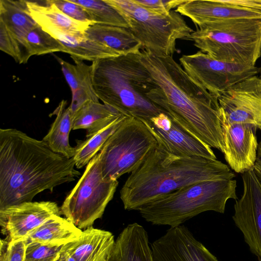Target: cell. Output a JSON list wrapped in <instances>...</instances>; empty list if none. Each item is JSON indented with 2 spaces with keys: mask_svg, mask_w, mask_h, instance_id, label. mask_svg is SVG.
<instances>
[{
  "mask_svg": "<svg viewBox=\"0 0 261 261\" xmlns=\"http://www.w3.org/2000/svg\"><path fill=\"white\" fill-rule=\"evenodd\" d=\"M63 247L35 242L28 243L25 261H58Z\"/></svg>",
  "mask_w": 261,
  "mask_h": 261,
  "instance_id": "4dcf8cb0",
  "label": "cell"
},
{
  "mask_svg": "<svg viewBox=\"0 0 261 261\" xmlns=\"http://www.w3.org/2000/svg\"><path fill=\"white\" fill-rule=\"evenodd\" d=\"M121 114L100 102L89 101L74 115L72 129H86L88 136L109 124Z\"/></svg>",
  "mask_w": 261,
  "mask_h": 261,
  "instance_id": "484cf974",
  "label": "cell"
},
{
  "mask_svg": "<svg viewBox=\"0 0 261 261\" xmlns=\"http://www.w3.org/2000/svg\"><path fill=\"white\" fill-rule=\"evenodd\" d=\"M175 10L200 29L226 20L261 19V0H187Z\"/></svg>",
  "mask_w": 261,
  "mask_h": 261,
  "instance_id": "4fadbf2b",
  "label": "cell"
},
{
  "mask_svg": "<svg viewBox=\"0 0 261 261\" xmlns=\"http://www.w3.org/2000/svg\"><path fill=\"white\" fill-rule=\"evenodd\" d=\"M142 121L151 131L158 144L169 152L180 156L217 159L210 146L189 133L166 114L161 113Z\"/></svg>",
  "mask_w": 261,
  "mask_h": 261,
  "instance_id": "5bb4252c",
  "label": "cell"
},
{
  "mask_svg": "<svg viewBox=\"0 0 261 261\" xmlns=\"http://www.w3.org/2000/svg\"><path fill=\"white\" fill-rule=\"evenodd\" d=\"M58 261H76L75 258L68 252L62 250Z\"/></svg>",
  "mask_w": 261,
  "mask_h": 261,
  "instance_id": "d590c367",
  "label": "cell"
},
{
  "mask_svg": "<svg viewBox=\"0 0 261 261\" xmlns=\"http://www.w3.org/2000/svg\"><path fill=\"white\" fill-rule=\"evenodd\" d=\"M185 40L216 60L255 66L261 56V19L212 23L197 29Z\"/></svg>",
  "mask_w": 261,
  "mask_h": 261,
  "instance_id": "8992f818",
  "label": "cell"
},
{
  "mask_svg": "<svg viewBox=\"0 0 261 261\" xmlns=\"http://www.w3.org/2000/svg\"><path fill=\"white\" fill-rule=\"evenodd\" d=\"M61 210L53 201L25 202L0 209L1 232L9 240L25 238L32 231Z\"/></svg>",
  "mask_w": 261,
  "mask_h": 261,
  "instance_id": "9a60e30c",
  "label": "cell"
},
{
  "mask_svg": "<svg viewBox=\"0 0 261 261\" xmlns=\"http://www.w3.org/2000/svg\"><path fill=\"white\" fill-rule=\"evenodd\" d=\"M58 40L64 47V53L73 60L94 62L121 55L116 51L86 37L63 35Z\"/></svg>",
  "mask_w": 261,
  "mask_h": 261,
  "instance_id": "4316f807",
  "label": "cell"
},
{
  "mask_svg": "<svg viewBox=\"0 0 261 261\" xmlns=\"http://www.w3.org/2000/svg\"><path fill=\"white\" fill-rule=\"evenodd\" d=\"M84 7L94 23L129 29L127 21L105 0H71Z\"/></svg>",
  "mask_w": 261,
  "mask_h": 261,
  "instance_id": "f1b7e54d",
  "label": "cell"
},
{
  "mask_svg": "<svg viewBox=\"0 0 261 261\" xmlns=\"http://www.w3.org/2000/svg\"><path fill=\"white\" fill-rule=\"evenodd\" d=\"M127 21L129 30L142 48L158 56H171L177 39L185 40L194 31L175 10L161 14L150 11L134 0H105Z\"/></svg>",
  "mask_w": 261,
  "mask_h": 261,
  "instance_id": "52a82bcc",
  "label": "cell"
},
{
  "mask_svg": "<svg viewBox=\"0 0 261 261\" xmlns=\"http://www.w3.org/2000/svg\"><path fill=\"white\" fill-rule=\"evenodd\" d=\"M220 119L261 130V77L254 75L234 85L218 98Z\"/></svg>",
  "mask_w": 261,
  "mask_h": 261,
  "instance_id": "8fae6325",
  "label": "cell"
},
{
  "mask_svg": "<svg viewBox=\"0 0 261 261\" xmlns=\"http://www.w3.org/2000/svg\"><path fill=\"white\" fill-rule=\"evenodd\" d=\"M143 64L156 86L147 96L171 119L211 147L224 142L218 98L194 81L171 56L140 50Z\"/></svg>",
  "mask_w": 261,
  "mask_h": 261,
  "instance_id": "7a4b0ae2",
  "label": "cell"
},
{
  "mask_svg": "<svg viewBox=\"0 0 261 261\" xmlns=\"http://www.w3.org/2000/svg\"><path fill=\"white\" fill-rule=\"evenodd\" d=\"M179 62L194 81L217 98L231 86L259 73L255 66L219 61L200 50L182 55Z\"/></svg>",
  "mask_w": 261,
  "mask_h": 261,
  "instance_id": "30bf717a",
  "label": "cell"
},
{
  "mask_svg": "<svg viewBox=\"0 0 261 261\" xmlns=\"http://www.w3.org/2000/svg\"><path fill=\"white\" fill-rule=\"evenodd\" d=\"M237 187L233 179L196 183L160 197L138 211L153 225L175 227L205 212L224 214L227 201L238 199Z\"/></svg>",
  "mask_w": 261,
  "mask_h": 261,
  "instance_id": "5b68a950",
  "label": "cell"
},
{
  "mask_svg": "<svg viewBox=\"0 0 261 261\" xmlns=\"http://www.w3.org/2000/svg\"><path fill=\"white\" fill-rule=\"evenodd\" d=\"M150 246L155 261H219L183 225L170 227Z\"/></svg>",
  "mask_w": 261,
  "mask_h": 261,
  "instance_id": "2e32d148",
  "label": "cell"
},
{
  "mask_svg": "<svg viewBox=\"0 0 261 261\" xmlns=\"http://www.w3.org/2000/svg\"><path fill=\"white\" fill-rule=\"evenodd\" d=\"M108 261H155L147 231L135 222L119 233Z\"/></svg>",
  "mask_w": 261,
  "mask_h": 261,
  "instance_id": "ffe728a7",
  "label": "cell"
},
{
  "mask_svg": "<svg viewBox=\"0 0 261 261\" xmlns=\"http://www.w3.org/2000/svg\"><path fill=\"white\" fill-rule=\"evenodd\" d=\"M0 21L20 44L27 62L28 59L23 48L24 40L38 24L29 14L25 1L1 0Z\"/></svg>",
  "mask_w": 261,
  "mask_h": 261,
  "instance_id": "d4e9b609",
  "label": "cell"
},
{
  "mask_svg": "<svg viewBox=\"0 0 261 261\" xmlns=\"http://www.w3.org/2000/svg\"><path fill=\"white\" fill-rule=\"evenodd\" d=\"M73 158L14 128L0 129V209L25 202L80 175Z\"/></svg>",
  "mask_w": 261,
  "mask_h": 261,
  "instance_id": "6da1fadb",
  "label": "cell"
},
{
  "mask_svg": "<svg viewBox=\"0 0 261 261\" xmlns=\"http://www.w3.org/2000/svg\"><path fill=\"white\" fill-rule=\"evenodd\" d=\"M118 185L117 180L103 179L98 153L65 198L61 214L81 230L92 226L95 220L102 217Z\"/></svg>",
  "mask_w": 261,
  "mask_h": 261,
  "instance_id": "9c48e42d",
  "label": "cell"
},
{
  "mask_svg": "<svg viewBox=\"0 0 261 261\" xmlns=\"http://www.w3.org/2000/svg\"><path fill=\"white\" fill-rule=\"evenodd\" d=\"M126 117L121 114L109 124L86 136L84 140L76 141L73 157L76 168H82L89 163L100 151L109 137L119 128Z\"/></svg>",
  "mask_w": 261,
  "mask_h": 261,
  "instance_id": "83f0119b",
  "label": "cell"
},
{
  "mask_svg": "<svg viewBox=\"0 0 261 261\" xmlns=\"http://www.w3.org/2000/svg\"><path fill=\"white\" fill-rule=\"evenodd\" d=\"M187 0H134L140 6L153 12L168 14L172 9L177 8Z\"/></svg>",
  "mask_w": 261,
  "mask_h": 261,
  "instance_id": "e575fe53",
  "label": "cell"
},
{
  "mask_svg": "<svg viewBox=\"0 0 261 261\" xmlns=\"http://www.w3.org/2000/svg\"><path fill=\"white\" fill-rule=\"evenodd\" d=\"M52 114L56 118L42 140L54 152L72 158L75 149L69 143V134L72 129L73 117L67 101L62 100Z\"/></svg>",
  "mask_w": 261,
  "mask_h": 261,
  "instance_id": "cb8c5ba5",
  "label": "cell"
},
{
  "mask_svg": "<svg viewBox=\"0 0 261 261\" xmlns=\"http://www.w3.org/2000/svg\"><path fill=\"white\" fill-rule=\"evenodd\" d=\"M220 120L224 142L223 153L229 166L241 174L252 169L258 146L257 128L249 124L229 123Z\"/></svg>",
  "mask_w": 261,
  "mask_h": 261,
  "instance_id": "e0dca14e",
  "label": "cell"
},
{
  "mask_svg": "<svg viewBox=\"0 0 261 261\" xmlns=\"http://www.w3.org/2000/svg\"><path fill=\"white\" fill-rule=\"evenodd\" d=\"M158 146L157 140L142 121L127 116L98 152L103 179L117 180L132 173Z\"/></svg>",
  "mask_w": 261,
  "mask_h": 261,
  "instance_id": "ba28073f",
  "label": "cell"
},
{
  "mask_svg": "<svg viewBox=\"0 0 261 261\" xmlns=\"http://www.w3.org/2000/svg\"><path fill=\"white\" fill-rule=\"evenodd\" d=\"M115 240L112 232L89 227L76 240L63 246L76 261H108Z\"/></svg>",
  "mask_w": 261,
  "mask_h": 261,
  "instance_id": "d6986e66",
  "label": "cell"
},
{
  "mask_svg": "<svg viewBox=\"0 0 261 261\" xmlns=\"http://www.w3.org/2000/svg\"><path fill=\"white\" fill-rule=\"evenodd\" d=\"M27 244L25 239L13 241L1 239L0 261H25Z\"/></svg>",
  "mask_w": 261,
  "mask_h": 261,
  "instance_id": "1f68e13d",
  "label": "cell"
},
{
  "mask_svg": "<svg viewBox=\"0 0 261 261\" xmlns=\"http://www.w3.org/2000/svg\"><path fill=\"white\" fill-rule=\"evenodd\" d=\"M0 49L18 63H27L20 44L2 21H0Z\"/></svg>",
  "mask_w": 261,
  "mask_h": 261,
  "instance_id": "d6a6232c",
  "label": "cell"
},
{
  "mask_svg": "<svg viewBox=\"0 0 261 261\" xmlns=\"http://www.w3.org/2000/svg\"><path fill=\"white\" fill-rule=\"evenodd\" d=\"M23 48L28 60L34 55H40L57 51L63 52L62 43L37 25L26 36Z\"/></svg>",
  "mask_w": 261,
  "mask_h": 261,
  "instance_id": "f546056e",
  "label": "cell"
},
{
  "mask_svg": "<svg viewBox=\"0 0 261 261\" xmlns=\"http://www.w3.org/2000/svg\"><path fill=\"white\" fill-rule=\"evenodd\" d=\"M234 173L217 159L177 155L158 146L132 172L120 191L125 210H137L160 197L201 182L231 179Z\"/></svg>",
  "mask_w": 261,
  "mask_h": 261,
  "instance_id": "3957f363",
  "label": "cell"
},
{
  "mask_svg": "<svg viewBox=\"0 0 261 261\" xmlns=\"http://www.w3.org/2000/svg\"><path fill=\"white\" fill-rule=\"evenodd\" d=\"M52 2L66 15L71 19L89 26L94 24L92 18L82 6L71 0H51Z\"/></svg>",
  "mask_w": 261,
  "mask_h": 261,
  "instance_id": "836d02e7",
  "label": "cell"
},
{
  "mask_svg": "<svg viewBox=\"0 0 261 261\" xmlns=\"http://www.w3.org/2000/svg\"><path fill=\"white\" fill-rule=\"evenodd\" d=\"M241 175L243 193L235 201L232 219L251 252L261 261V182L253 169Z\"/></svg>",
  "mask_w": 261,
  "mask_h": 261,
  "instance_id": "7c38bea8",
  "label": "cell"
},
{
  "mask_svg": "<svg viewBox=\"0 0 261 261\" xmlns=\"http://www.w3.org/2000/svg\"><path fill=\"white\" fill-rule=\"evenodd\" d=\"M82 230L66 218L54 215L32 231L25 239L51 246H64L78 239Z\"/></svg>",
  "mask_w": 261,
  "mask_h": 261,
  "instance_id": "7402d4cb",
  "label": "cell"
},
{
  "mask_svg": "<svg viewBox=\"0 0 261 261\" xmlns=\"http://www.w3.org/2000/svg\"><path fill=\"white\" fill-rule=\"evenodd\" d=\"M56 58L72 92L71 102L69 107L72 117L86 102L89 101L99 102L92 84L91 66L77 60H73L75 63V65H73L58 57Z\"/></svg>",
  "mask_w": 261,
  "mask_h": 261,
  "instance_id": "44dd1931",
  "label": "cell"
},
{
  "mask_svg": "<svg viewBox=\"0 0 261 261\" xmlns=\"http://www.w3.org/2000/svg\"><path fill=\"white\" fill-rule=\"evenodd\" d=\"M85 36L121 55L138 53L142 48L141 43L125 28L94 23L87 28Z\"/></svg>",
  "mask_w": 261,
  "mask_h": 261,
  "instance_id": "603a6c76",
  "label": "cell"
},
{
  "mask_svg": "<svg viewBox=\"0 0 261 261\" xmlns=\"http://www.w3.org/2000/svg\"><path fill=\"white\" fill-rule=\"evenodd\" d=\"M25 3L29 13L35 22L57 39L63 35H85L89 27L66 15L51 0L25 1Z\"/></svg>",
  "mask_w": 261,
  "mask_h": 261,
  "instance_id": "ac0fdd59",
  "label": "cell"
},
{
  "mask_svg": "<svg viewBox=\"0 0 261 261\" xmlns=\"http://www.w3.org/2000/svg\"><path fill=\"white\" fill-rule=\"evenodd\" d=\"M140 53L93 62L91 79L103 104L125 116L146 121L164 112L147 96L156 85Z\"/></svg>",
  "mask_w": 261,
  "mask_h": 261,
  "instance_id": "277c9868",
  "label": "cell"
},
{
  "mask_svg": "<svg viewBox=\"0 0 261 261\" xmlns=\"http://www.w3.org/2000/svg\"><path fill=\"white\" fill-rule=\"evenodd\" d=\"M259 73H260V77H261V67L259 68Z\"/></svg>",
  "mask_w": 261,
  "mask_h": 261,
  "instance_id": "8d00e7d4",
  "label": "cell"
}]
</instances>
